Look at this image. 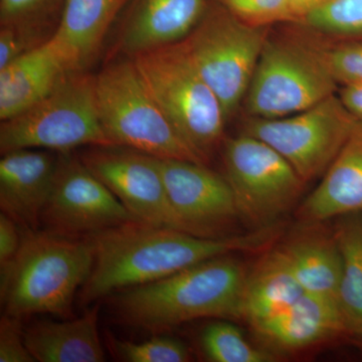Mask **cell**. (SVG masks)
<instances>
[{
	"instance_id": "6da1fadb",
	"label": "cell",
	"mask_w": 362,
	"mask_h": 362,
	"mask_svg": "<svg viewBox=\"0 0 362 362\" xmlns=\"http://www.w3.org/2000/svg\"><path fill=\"white\" fill-rule=\"evenodd\" d=\"M279 232V226L272 225L245 235L211 239L137 221L105 228L88 235L95 259L81 300L89 304L112 293L161 280L207 259L263 249Z\"/></svg>"
},
{
	"instance_id": "7a4b0ae2",
	"label": "cell",
	"mask_w": 362,
	"mask_h": 362,
	"mask_svg": "<svg viewBox=\"0 0 362 362\" xmlns=\"http://www.w3.org/2000/svg\"><path fill=\"white\" fill-rule=\"evenodd\" d=\"M246 278L238 261L221 256L128 288L112 304L121 322L152 332L206 317L242 318Z\"/></svg>"
},
{
	"instance_id": "3957f363",
	"label": "cell",
	"mask_w": 362,
	"mask_h": 362,
	"mask_svg": "<svg viewBox=\"0 0 362 362\" xmlns=\"http://www.w3.org/2000/svg\"><path fill=\"white\" fill-rule=\"evenodd\" d=\"M89 239L25 228L20 250L0 267L4 315L21 319L35 314L70 316L74 298L94 266Z\"/></svg>"
},
{
	"instance_id": "277c9868",
	"label": "cell",
	"mask_w": 362,
	"mask_h": 362,
	"mask_svg": "<svg viewBox=\"0 0 362 362\" xmlns=\"http://www.w3.org/2000/svg\"><path fill=\"white\" fill-rule=\"evenodd\" d=\"M151 96L182 139L207 160L226 119L182 42L130 57Z\"/></svg>"
},
{
	"instance_id": "5b68a950",
	"label": "cell",
	"mask_w": 362,
	"mask_h": 362,
	"mask_svg": "<svg viewBox=\"0 0 362 362\" xmlns=\"http://www.w3.org/2000/svg\"><path fill=\"white\" fill-rule=\"evenodd\" d=\"M100 120L115 146L162 159L206 164L164 115L129 58L114 62L95 76Z\"/></svg>"
},
{
	"instance_id": "8992f818",
	"label": "cell",
	"mask_w": 362,
	"mask_h": 362,
	"mask_svg": "<svg viewBox=\"0 0 362 362\" xmlns=\"http://www.w3.org/2000/svg\"><path fill=\"white\" fill-rule=\"evenodd\" d=\"M117 147L105 132L98 111L95 76L71 71L39 103L1 121V154L18 149L66 153L78 146Z\"/></svg>"
},
{
	"instance_id": "52a82bcc",
	"label": "cell",
	"mask_w": 362,
	"mask_h": 362,
	"mask_svg": "<svg viewBox=\"0 0 362 362\" xmlns=\"http://www.w3.org/2000/svg\"><path fill=\"white\" fill-rule=\"evenodd\" d=\"M182 42L228 118L246 97L265 45L263 32L218 9L207 14Z\"/></svg>"
},
{
	"instance_id": "ba28073f",
	"label": "cell",
	"mask_w": 362,
	"mask_h": 362,
	"mask_svg": "<svg viewBox=\"0 0 362 362\" xmlns=\"http://www.w3.org/2000/svg\"><path fill=\"white\" fill-rule=\"evenodd\" d=\"M337 84L324 56L266 42L247 90V110L264 119L294 115L335 94Z\"/></svg>"
},
{
	"instance_id": "9c48e42d",
	"label": "cell",
	"mask_w": 362,
	"mask_h": 362,
	"mask_svg": "<svg viewBox=\"0 0 362 362\" xmlns=\"http://www.w3.org/2000/svg\"><path fill=\"white\" fill-rule=\"evenodd\" d=\"M223 161L240 218L259 228L287 213L303 189L305 182L291 164L252 136L226 140Z\"/></svg>"
},
{
	"instance_id": "30bf717a",
	"label": "cell",
	"mask_w": 362,
	"mask_h": 362,
	"mask_svg": "<svg viewBox=\"0 0 362 362\" xmlns=\"http://www.w3.org/2000/svg\"><path fill=\"white\" fill-rule=\"evenodd\" d=\"M356 121L339 96L333 94L294 115L256 117L247 122L244 134L270 145L308 182L327 171Z\"/></svg>"
},
{
	"instance_id": "8fae6325",
	"label": "cell",
	"mask_w": 362,
	"mask_h": 362,
	"mask_svg": "<svg viewBox=\"0 0 362 362\" xmlns=\"http://www.w3.org/2000/svg\"><path fill=\"white\" fill-rule=\"evenodd\" d=\"M139 221L82 159L61 153L58 173L40 223L66 237L87 235Z\"/></svg>"
},
{
	"instance_id": "7c38bea8",
	"label": "cell",
	"mask_w": 362,
	"mask_h": 362,
	"mask_svg": "<svg viewBox=\"0 0 362 362\" xmlns=\"http://www.w3.org/2000/svg\"><path fill=\"white\" fill-rule=\"evenodd\" d=\"M156 159L182 232L211 239L233 235L232 228L240 216L226 178L206 164Z\"/></svg>"
},
{
	"instance_id": "4fadbf2b",
	"label": "cell",
	"mask_w": 362,
	"mask_h": 362,
	"mask_svg": "<svg viewBox=\"0 0 362 362\" xmlns=\"http://www.w3.org/2000/svg\"><path fill=\"white\" fill-rule=\"evenodd\" d=\"M119 148L96 147L81 159L138 221L181 230L156 157Z\"/></svg>"
},
{
	"instance_id": "5bb4252c",
	"label": "cell",
	"mask_w": 362,
	"mask_h": 362,
	"mask_svg": "<svg viewBox=\"0 0 362 362\" xmlns=\"http://www.w3.org/2000/svg\"><path fill=\"white\" fill-rule=\"evenodd\" d=\"M59 156L40 149H18L0 160V207L25 228H37L51 195Z\"/></svg>"
},
{
	"instance_id": "9a60e30c",
	"label": "cell",
	"mask_w": 362,
	"mask_h": 362,
	"mask_svg": "<svg viewBox=\"0 0 362 362\" xmlns=\"http://www.w3.org/2000/svg\"><path fill=\"white\" fill-rule=\"evenodd\" d=\"M120 47L129 57L176 44L199 25L206 0H129Z\"/></svg>"
},
{
	"instance_id": "2e32d148",
	"label": "cell",
	"mask_w": 362,
	"mask_h": 362,
	"mask_svg": "<svg viewBox=\"0 0 362 362\" xmlns=\"http://www.w3.org/2000/svg\"><path fill=\"white\" fill-rule=\"evenodd\" d=\"M362 213V120L357 119L318 187L297 211L303 225Z\"/></svg>"
},
{
	"instance_id": "e0dca14e",
	"label": "cell",
	"mask_w": 362,
	"mask_h": 362,
	"mask_svg": "<svg viewBox=\"0 0 362 362\" xmlns=\"http://www.w3.org/2000/svg\"><path fill=\"white\" fill-rule=\"evenodd\" d=\"M259 337L278 349H306L349 334L337 299L304 293L289 308L252 325Z\"/></svg>"
},
{
	"instance_id": "ac0fdd59",
	"label": "cell",
	"mask_w": 362,
	"mask_h": 362,
	"mask_svg": "<svg viewBox=\"0 0 362 362\" xmlns=\"http://www.w3.org/2000/svg\"><path fill=\"white\" fill-rule=\"evenodd\" d=\"M71 71L51 39L1 69L0 120H8L32 108Z\"/></svg>"
},
{
	"instance_id": "d6986e66",
	"label": "cell",
	"mask_w": 362,
	"mask_h": 362,
	"mask_svg": "<svg viewBox=\"0 0 362 362\" xmlns=\"http://www.w3.org/2000/svg\"><path fill=\"white\" fill-rule=\"evenodd\" d=\"M129 0H65L51 37L73 71H85Z\"/></svg>"
},
{
	"instance_id": "ffe728a7",
	"label": "cell",
	"mask_w": 362,
	"mask_h": 362,
	"mask_svg": "<svg viewBox=\"0 0 362 362\" xmlns=\"http://www.w3.org/2000/svg\"><path fill=\"white\" fill-rule=\"evenodd\" d=\"M98 313L99 306H95L78 318L35 321L23 329L26 346L35 361H105Z\"/></svg>"
},
{
	"instance_id": "44dd1931",
	"label": "cell",
	"mask_w": 362,
	"mask_h": 362,
	"mask_svg": "<svg viewBox=\"0 0 362 362\" xmlns=\"http://www.w3.org/2000/svg\"><path fill=\"white\" fill-rule=\"evenodd\" d=\"M304 293L284 252L278 247L247 274L242 318L255 325L289 308Z\"/></svg>"
},
{
	"instance_id": "7402d4cb",
	"label": "cell",
	"mask_w": 362,
	"mask_h": 362,
	"mask_svg": "<svg viewBox=\"0 0 362 362\" xmlns=\"http://www.w3.org/2000/svg\"><path fill=\"white\" fill-rule=\"evenodd\" d=\"M305 293L338 301L342 259L334 235L307 230L281 246Z\"/></svg>"
},
{
	"instance_id": "603a6c76",
	"label": "cell",
	"mask_w": 362,
	"mask_h": 362,
	"mask_svg": "<svg viewBox=\"0 0 362 362\" xmlns=\"http://www.w3.org/2000/svg\"><path fill=\"white\" fill-rule=\"evenodd\" d=\"M334 238L342 259L338 303L347 332L357 339L362 338V213L339 216Z\"/></svg>"
},
{
	"instance_id": "cb8c5ba5",
	"label": "cell",
	"mask_w": 362,
	"mask_h": 362,
	"mask_svg": "<svg viewBox=\"0 0 362 362\" xmlns=\"http://www.w3.org/2000/svg\"><path fill=\"white\" fill-rule=\"evenodd\" d=\"M65 0H0V26L18 33L30 49L47 42L58 28Z\"/></svg>"
},
{
	"instance_id": "d4e9b609",
	"label": "cell",
	"mask_w": 362,
	"mask_h": 362,
	"mask_svg": "<svg viewBox=\"0 0 362 362\" xmlns=\"http://www.w3.org/2000/svg\"><path fill=\"white\" fill-rule=\"evenodd\" d=\"M202 346L209 361L214 362H270L275 357L247 341L233 324H209L202 334Z\"/></svg>"
},
{
	"instance_id": "484cf974",
	"label": "cell",
	"mask_w": 362,
	"mask_h": 362,
	"mask_svg": "<svg viewBox=\"0 0 362 362\" xmlns=\"http://www.w3.org/2000/svg\"><path fill=\"white\" fill-rule=\"evenodd\" d=\"M112 351L127 362H185L190 361L187 345L170 337H154L143 342L111 337Z\"/></svg>"
},
{
	"instance_id": "4316f807",
	"label": "cell",
	"mask_w": 362,
	"mask_h": 362,
	"mask_svg": "<svg viewBox=\"0 0 362 362\" xmlns=\"http://www.w3.org/2000/svg\"><path fill=\"white\" fill-rule=\"evenodd\" d=\"M304 20L312 28L323 32L361 35L362 0H329Z\"/></svg>"
},
{
	"instance_id": "83f0119b",
	"label": "cell",
	"mask_w": 362,
	"mask_h": 362,
	"mask_svg": "<svg viewBox=\"0 0 362 362\" xmlns=\"http://www.w3.org/2000/svg\"><path fill=\"white\" fill-rule=\"evenodd\" d=\"M226 11L247 25L261 26L276 21H294L287 0H221Z\"/></svg>"
},
{
	"instance_id": "f1b7e54d",
	"label": "cell",
	"mask_w": 362,
	"mask_h": 362,
	"mask_svg": "<svg viewBox=\"0 0 362 362\" xmlns=\"http://www.w3.org/2000/svg\"><path fill=\"white\" fill-rule=\"evenodd\" d=\"M324 58L337 83L343 85L362 83V45L337 47Z\"/></svg>"
},
{
	"instance_id": "f546056e",
	"label": "cell",
	"mask_w": 362,
	"mask_h": 362,
	"mask_svg": "<svg viewBox=\"0 0 362 362\" xmlns=\"http://www.w3.org/2000/svg\"><path fill=\"white\" fill-rule=\"evenodd\" d=\"M26 346L21 319L2 316L0 322V362H33Z\"/></svg>"
},
{
	"instance_id": "4dcf8cb0",
	"label": "cell",
	"mask_w": 362,
	"mask_h": 362,
	"mask_svg": "<svg viewBox=\"0 0 362 362\" xmlns=\"http://www.w3.org/2000/svg\"><path fill=\"white\" fill-rule=\"evenodd\" d=\"M23 240L21 226L6 214H0V267L16 256Z\"/></svg>"
},
{
	"instance_id": "1f68e13d",
	"label": "cell",
	"mask_w": 362,
	"mask_h": 362,
	"mask_svg": "<svg viewBox=\"0 0 362 362\" xmlns=\"http://www.w3.org/2000/svg\"><path fill=\"white\" fill-rule=\"evenodd\" d=\"M30 49H33L18 33L11 28L0 26V70Z\"/></svg>"
},
{
	"instance_id": "d6a6232c",
	"label": "cell",
	"mask_w": 362,
	"mask_h": 362,
	"mask_svg": "<svg viewBox=\"0 0 362 362\" xmlns=\"http://www.w3.org/2000/svg\"><path fill=\"white\" fill-rule=\"evenodd\" d=\"M338 96L347 110L362 120V83L344 85Z\"/></svg>"
},
{
	"instance_id": "836d02e7",
	"label": "cell",
	"mask_w": 362,
	"mask_h": 362,
	"mask_svg": "<svg viewBox=\"0 0 362 362\" xmlns=\"http://www.w3.org/2000/svg\"><path fill=\"white\" fill-rule=\"evenodd\" d=\"M329 0H287L295 18H305Z\"/></svg>"
},
{
	"instance_id": "e575fe53",
	"label": "cell",
	"mask_w": 362,
	"mask_h": 362,
	"mask_svg": "<svg viewBox=\"0 0 362 362\" xmlns=\"http://www.w3.org/2000/svg\"><path fill=\"white\" fill-rule=\"evenodd\" d=\"M356 340V342H358L359 343V345H361V347L362 349V338H357Z\"/></svg>"
}]
</instances>
